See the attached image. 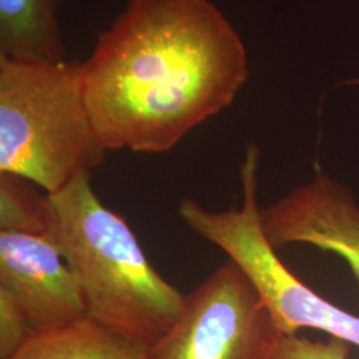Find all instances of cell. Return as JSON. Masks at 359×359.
<instances>
[{"label": "cell", "mask_w": 359, "mask_h": 359, "mask_svg": "<svg viewBox=\"0 0 359 359\" xmlns=\"http://www.w3.org/2000/svg\"><path fill=\"white\" fill-rule=\"evenodd\" d=\"M81 75L108 151L163 154L231 105L248 57L209 0H130L100 34Z\"/></svg>", "instance_id": "6da1fadb"}, {"label": "cell", "mask_w": 359, "mask_h": 359, "mask_svg": "<svg viewBox=\"0 0 359 359\" xmlns=\"http://www.w3.org/2000/svg\"><path fill=\"white\" fill-rule=\"evenodd\" d=\"M50 196L52 237L76 277L88 318L154 346L179 320L185 295L154 269L124 217L99 200L90 170Z\"/></svg>", "instance_id": "7a4b0ae2"}, {"label": "cell", "mask_w": 359, "mask_h": 359, "mask_svg": "<svg viewBox=\"0 0 359 359\" xmlns=\"http://www.w3.org/2000/svg\"><path fill=\"white\" fill-rule=\"evenodd\" d=\"M90 118L81 63H27L0 56V173L53 194L107 157Z\"/></svg>", "instance_id": "3957f363"}, {"label": "cell", "mask_w": 359, "mask_h": 359, "mask_svg": "<svg viewBox=\"0 0 359 359\" xmlns=\"http://www.w3.org/2000/svg\"><path fill=\"white\" fill-rule=\"evenodd\" d=\"M283 334L231 259L185 295L179 320L147 359H268Z\"/></svg>", "instance_id": "277c9868"}, {"label": "cell", "mask_w": 359, "mask_h": 359, "mask_svg": "<svg viewBox=\"0 0 359 359\" xmlns=\"http://www.w3.org/2000/svg\"><path fill=\"white\" fill-rule=\"evenodd\" d=\"M209 240L244 271L283 335L314 329L359 347V316L316 293L283 265L265 237L258 206L245 204L222 213Z\"/></svg>", "instance_id": "5b68a950"}, {"label": "cell", "mask_w": 359, "mask_h": 359, "mask_svg": "<svg viewBox=\"0 0 359 359\" xmlns=\"http://www.w3.org/2000/svg\"><path fill=\"white\" fill-rule=\"evenodd\" d=\"M0 293L22 311L31 335L88 318L76 277L52 236L0 231Z\"/></svg>", "instance_id": "8992f818"}, {"label": "cell", "mask_w": 359, "mask_h": 359, "mask_svg": "<svg viewBox=\"0 0 359 359\" xmlns=\"http://www.w3.org/2000/svg\"><path fill=\"white\" fill-rule=\"evenodd\" d=\"M261 224L274 250L310 245L341 257L359 293V205L346 185L318 170L314 179L261 209Z\"/></svg>", "instance_id": "52a82bcc"}, {"label": "cell", "mask_w": 359, "mask_h": 359, "mask_svg": "<svg viewBox=\"0 0 359 359\" xmlns=\"http://www.w3.org/2000/svg\"><path fill=\"white\" fill-rule=\"evenodd\" d=\"M65 0H0V56L27 63H62L59 11Z\"/></svg>", "instance_id": "ba28073f"}, {"label": "cell", "mask_w": 359, "mask_h": 359, "mask_svg": "<svg viewBox=\"0 0 359 359\" xmlns=\"http://www.w3.org/2000/svg\"><path fill=\"white\" fill-rule=\"evenodd\" d=\"M147 347L86 318L29 335L8 359H147Z\"/></svg>", "instance_id": "9c48e42d"}, {"label": "cell", "mask_w": 359, "mask_h": 359, "mask_svg": "<svg viewBox=\"0 0 359 359\" xmlns=\"http://www.w3.org/2000/svg\"><path fill=\"white\" fill-rule=\"evenodd\" d=\"M40 191L29 180L0 173V231L52 236L51 196Z\"/></svg>", "instance_id": "30bf717a"}, {"label": "cell", "mask_w": 359, "mask_h": 359, "mask_svg": "<svg viewBox=\"0 0 359 359\" xmlns=\"http://www.w3.org/2000/svg\"><path fill=\"white\" fill-rule=\"evenodd\" d=\"M351 345L330 337L310 339L299 334L281 335L268 359H350Z\"/></svg>", "instance_id": "8fae6325"}, {"label": "cell", "mask_w": 359, "mask_h": 359, "mask_svg": "<svg viewBox=\"0 0 359 359\" xmlns=\"http://www.w3.org/2000/svg\"><path fill=\"white\" fill-rule=\"evenodd\" d=\"M31 335L22 311L4 293H0V358L8 359Z\"/></svg>", "instance_id": "7c38bea8"}]
</instances>
